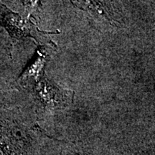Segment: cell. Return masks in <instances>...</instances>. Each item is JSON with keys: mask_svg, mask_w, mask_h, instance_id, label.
<instances>
[{"mask_svg": "<svg viewBox=\"0 0 155 155\" xmlns=\"http://www.w3.org/2000/svg\"><path fill=\"white\" fill-rule=\"evenodd\" d=\"M37 94H38L40 99L46 105L59 106L60 99L65 101V98L71 99V95H66L67 91H62L59 88H56L55 85H53L46 78H42L40 84L37 86Z\"/></svg>", "mask_w": 155, "mask_h": 155, "instance_id": "6da1fadb", "label": "cell"}, {"mask_svg": "<svg viewBox=\"0 0 155 155\" xmlns=\"http://www.w3.org/2000/svg\"><path fill=\"white\" fill-rule=\"evenodd\" d=\"M73 3L79 8L84 9L90 14L105 18L108 21H116L114 19L113 12H110V7L105 2H91V1H76Z\"/></svg>", "mask_w": 155, "mask_h": 155, "instance_id": "7a4b0ae2", "label": "cell"}, {"mask_svg": "<svg viewBox=\"0 0 155 155\" xmlns=\"http://www.w3.org/2000/svg\"><path fill=\"white\" fill-rule=\"evenodd\" d=\"M46 62L45 54L42 53L36 58V60L25 71L22 78L28 81H38L40 77L43 75V69Z\"/></svg>", "mask_w": 155, "mask_h": 155, "instance_id": "3957f363", "label": "cell"}]
</instances>
